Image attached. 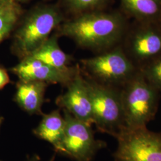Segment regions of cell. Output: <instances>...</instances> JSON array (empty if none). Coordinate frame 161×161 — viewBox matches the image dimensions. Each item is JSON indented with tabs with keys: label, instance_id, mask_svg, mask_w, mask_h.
Instances as JSON below:
<instances>
[{
	"label": "cell",
	"instance_id": "6da1fadb",
	"mask_svg": "<svg viewBox=\"0 0 161 161\" xmlns=\"http://www.w3.org/2000/svg\"><path fill=\"white\" fill-rule=\"evenodd\" d=\"M128 26L119 14L86 13L64 23L61 32L80 46L109 50L121 44Z\"/></svg>",
	"mask_w": 161,
	"mask_h": 161
},
{
	"label": "cell",
	"instance_id": "7a4b0ae2",
	"mask_svg": "<svg viewBox=\"0 0 161 161\" xmlns=\"http://www.w3.org/2000/svg\"><path fill=\"white\" fill-rule=\"evenodd\" d=\"M159 92L138 71L121 88L125 128L147 127L158 108Z\"/></svg>",
	"mask_w": 161,
	"mask_h": 161
},
{
	"label": "cell",
	"instance_id": "3957f363",
	"mask_svg": "<svg viewBox=\"0 0 161 161\" xmlns=\"http://www.w3.org/2000/svg\"><path fill=\"white\" fill-rule=\"evenodd\" d=\"M92 106L93 122L100 131L116 137L125 128L121 89L86 80Z\"/></svg>",
	"mask_w": 161,
	"mask_h": 161
},
{
	"label": "cell",
	"instance_id": "277c9868",
	"mask_svg": "<svg viewBox=\"0 0 161 161\" xmlns=\"http://www.w3.org/2000/svg\"><path fill=\"white\" fill-rule=\"evenodd\" d=\"M96 81L109 86H122L138 71L121 44L103 53L82 60Z\"/></svg>",
	"mask_w": 161,
	"mask_h": 161
},
{
	"label": "cell",
	"instance_id": "5b68a950",
	"mask_svg": "<svg viewBox=\"0 0 161 161\" xmlns=\"http://www.w3.org/2000/svg\"><path fill=\"white\" fill-rule=\"evenodd\" d=\"M62 16L54 8L36 9L25 19L14 37V46L23 58L32 53L48 38L60 22Z\"/></svg>",
	"mask_w": 161,
	"mask_h": 161
},
{
	"label": "cell",
	"instance_id": "8992f818",
	"mask_svg": "<svg viewBox=\"0 0 161 161\" xmlns=\"http://www.w3.org/2000/svg\"><path fill=\"white\" fill-rule=\"evenodd\" d=\"M137 69L161 55V28L158 23L136 21L128 26L121 44Z\"/></svg>",
	"mask_w": 161,
	"mask_h": 161
},
{
	"label": "cell",
	"instance_id": "52a82bcc",
	"mask_svg": "<svg viewBox=\"0 0 161 161\" xmlns=\"http://www.w3.org/2000/svg\"><path fill=\"white\" fill-rule=\"evenodd\" d=\"M115 161H161V134L147 127L124 128L115 137Z\"/></svg>",
	"mask_w": 161,
	"mask_h": 161
},
{
	"label": "cell",
	"instance_id": "ba28073f",
	"mask_svg": "<svg viewBox=\"0 0 161 161\" xmlns=\"http://www.w3.org/2000/svg\"><path fill=\"white\" fill-rule=\"evenodd\" d=\"M64 112L65 129L62 154L77 161H92L98 151L104 147V142L95 139L92 125Z\"/></svg>",
	"mask_w": 161,
	"mask_h": 161
},
{
	"label": "cell",
	"instance_id": "9c48e42d",
	"mask_svg": "<svg viewBox=\"0 0 161 161\" xmlns=\"http://www.w3.org/2000/svg\"><path fill=\"white\" fill-rule=\"evenodd\" d=\"M56 103L76 119L90 125L94 124L86 80L80 75H75L68 84L67 91L57 98Z\"/></svg>",
	"mask_w": 161,
	"mask_h": 161
},
{
	"label": "cell",
	"instance_id": "30bf717a",
	"mask_svg": "<svg viewBox=\"0 0 161 161\" xmlns=\"http://www.w3.org/2000/svg\"><path fill=\"white\" fill-rule=\"evenodd\" d=\"M13 72L22 81H41L47 84L68 85L75 76L72 69L60 70L31 58H23L12 68Z\"/></svg>",
	"mask_w": 161,
	"mask_h": 161
},
{
	"label": "cell",
	"instance_id": "8fae6325",
	"mask_svg": "<svg viewBox=\"0 0 161 161\" xmlns=\"http://www.w3.org/2000/svg\"><path fill=\"white\" fill-rule=\"evenodd\" d=\"M47 84L41 81H22L17 84L14 100L29 114H41Z\"/></svg>",
	"mask_w": 161,
	"mask_h": 161
},
{
	"label": "cell",
	"instance_id": "7c38bea8",
	"mask_svg": "<svg viewBox=\"0 0 161 161\" xmlns=\"http://www.w3.org/2000/svg\"><path fill=\"white\" fill-rule=\"evenodd\" d=\"M65 129V119L59 110L42 114L40 124L33 130L38 137L52 144L56 152L62 154V141Z\"/></svg>",
	"mask_w": 161,
	"mask_h": 161
},
{
	"label": "cell",
	"instance_id": "4fadbf2b",
	"mask_svg": "<svg viewBox=\"0 0 161 161\" xmlns=\"http://www.w3.org/2000/svg\"><path fill=\"white\" fill-rule=\"evenodd\" d=\"M124 10L136 21L158 23L161 0H121Z\"/></svg>",
	"mask_w": 161,
	"mask_h": 161
},
{
	"label": "cell",
	"instance_id": "5bb4252c",
	"mask_svg": "<svg viewBox=\"0 0 161 161\" xmlns=\"http://www.w3.org/2000/svg\"><path fill=\"white\" fill-rule=\"evenodd\" d=\"M28 58H32L60 70H68L69 57L58 46L56 37L48 38Z\"/></svg>",
	"mask_w": 161,
	"mask_h": 161
},
{
	"label": "cell",
	"instance_id": "9a60e30c",
	"mask_svg": "<svg viewBox=\"0 0 161 161\" xmlns=\"http://www.w3.org/2000/svg\"><path fill=\"white\" fill-rule=\"evenodd\" d=\"M20 14V7L14 1L0 6V42L10 33Z\"/></svg>",
	"mask_w": 161,
	"mask_h": 161
},
{
	"label": "cell",
	"instance_id": "2e32d148",
	"mask_svg": "<svg viewBox=\"0 0 161 161\" xmlns=\"http://www.w3.org/2000/svg\"><path fill=\"white\" fill-rule=\"evenodd\" d=\"M138 70L152 86L161 92V55Z\"/></svg>",
	"mask_w": 161,
	"mask_h": 161
},
{
	"label": "cell",
	"instance_id": "e0dca14e",
	"mask_svg": "<svg viewBox=\"0 0 161 161\" xmlns=\"http://www.w3.org/2000/svg\"><path fill=\"white\" fill-rule=\"evenodd\" d=\"M103 0H68L69 4L78 11L93 8L100 4Z\"/></svg>",
	"mask_w": 161,
	"mask_h": 161
},
{
	"label": "cell",
	"instance_id": "ac0fdd59",
	"mask_svg": "<svg viewBox=\"0 0 161 161\" xmlns=\"http://www.w3.org/2000/svg\"><path fill=\"white\" fill-rule=\"evenodd\" d=\"M10 82V78L7 71L0 68V90L3 89Z\"/></svg>",
	"mask_w": 161,
	"mask_h": 161
},
{
	"label": "cell",
	"instance_id": "d6986e66",
	"mask_svg": "<svg viewBox=\"0 0 161 161\" xmlns=\"http://www.w3.org/2000/svg\"><path fill=\"white\" fill-rule=\"evenodd\" d=\"M26 161H40V158L39 156L37 155H34L30 157Z\"/></svg>",
	"mask_w": 161,
	"mask_h": 161
},
{
	"label": "cell",
	"instance_id": "ffe728a7",
	"mask_svg": "<svg viewBox=\"0 0 161 161\" xmlns=\"http://www.w3.org/2000/svg\"><path fill=\"white\" fill-rule=\"evenodd\" d=\"M12 1H14V0H0V6H3V5L5 4L6 3H8Z\"/></svg>",
	"mask_w": 161,
	"mask_h": 161
},
{
	"label": "cell",
	"instance_id": "44dd1931",
	"mask_svg": "<svg viewBox=\"0 0 161 161\" xmlns=\"http://www.w3.org/2000/svg\"><path fill=\"white\" fill-rule=\"evenodd\" d=\"M3 119H4V118H3V117L0 116V128H1V125H2V124H3Z\"/></svg>",
	"mask_w": 161,
	"mask_h": 161
},
{
	"label": "cell",
	"instance_id": "7402d4cb",
	"mask_svg": "<svg viewBox=\"0 0 161 161\" xmlns=\"http://www.w3.org/2000/svg\"><path fill=\"white\" fill-rule=\"evenodd\" d=\"M158 24H159V25L160 26V27L161 28V17L159 18V22H158Z\"/></svg>",
	"mask_w": 161,
	"mask_h": 161
},
{
	"label": "cell",
	"instance_id": "603a6c76",
	"mask_svg": "<svg viewBox=\"0 0 161 161\" xmlns=\"http://www.w3.org/2000/svg\"><path fill=\"white\" fill-rule=\"evenodd\" d=\"M54 159H55V156H53L52 157V158H51V159H50L49 161H54Z\"/></svg>",
	"mask_w": 161,
	"mask_h": 161
},
{
	"label": "cell",
	"instance_id": "cb8c5ba5",
	"mask_svg": "<svg viewBox=\"0 0 161 161\" xmlns=\"http://www.w3.org/2000/svg\"><path fill=\"white\" fill-rule=\"evenodd\" d=\"M14 1H27V0H14Z\"/></svg>",
	"mask_w": 161,
	"mask_h": 161
}]
</instances>
